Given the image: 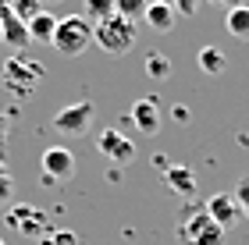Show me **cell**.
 Listing matches in <instances>:
<instances>
[{
    "instance_id": "1",
    "label": "cell",
    "mask_w": 249,
    "mask_h": 245,
    "mask_svg": "<svg viewBox=\"0 0 249 245\" xmlns=\"http://www.w3.org/2000/svg\"><path fill=\"white\" fill-rule=\"evenodd\" d=\"M89 43H93V25L82 18V15H68V18H57V29H53V39L50 47L61 53V57L75 61L82 57L89 50Z\"/></svg>"
},
{
    "instance_id": "2",
    "label": "cell",
    "mask_w": 249,
    "mask_h": 245,
    "mask_svg": "<svg viewBox=\"0 0 249 245\" xmlns=\"http://www.w3.org/2000/svg\"><path fill=\"white\" fill-rule=\"evenodd\" d=\"M93 43L110 57H121V53H128L135 47V25L124 21L121 15H110L93 25Z\"/></svg>"
},
{
    "instance_id": "3",
    "label": "cell",
    "mask_w": 249,
    "mask_h": 245,
    "mask_svg": "<svg viewBox=\"0 0 249 245\" xmlns=\"http://www.w3.org/2000/svg\"><path fill=\"white\" fill-rule=\"evenodd\" d=\"M178 245H224V228L213 224L207 210H196L178 224Z\"/></svg>"
},
{
    "instance_id": "4",
    "label": "cell",
    "mask_w": 249,
    "mask_h": 245,
    "mask_svg": "<svg viewBox=\"0 0 249 245\" xmlns=\"http://www.w3.org/2000/svg\"><path fill=\"white\" fill-rule=\"evenodd\" d=\"M0 75H4V85L15 96H32V93H36V85L47 79V71H43L36 61H29V57H11Z\"/></svg>"
},
{
    "instance_id": "5",
    "label": "cell",
    "mask_w": 249,
    "mask_h": 245,
    "mask_svg": "<svg viewBox=\"0 0 249 245\" xmlns=\"http://www.w3.org/2000/svg\"><path fill=\"white\" fill-rule=\"evenodd\" d=\"M93 103L89 99H78V103H68L61 107L57 114H53V131L64 139H78V135H86L89 125H93Z\"/></svg>"
},
{
    "instance_id": "6",
    "label": "cell",
    "mask_w": 249,
    "mask_h": 245,
    "mask_svg": "<svg viewBox=\"0 0 249 245\" xmlns=\"http://www.w3.org/2000/svg\"><path fill=\"white\" fill-rule=\"evenodd\" d=\"M39 167H43V185H57V181L75 178L78 160H75V153L68 149V146H50L39 157Z\"/></svg>"
},
{
    "instance_id": "7",
    "label": "cell",
    "mask_w": 249,
    "mask_h": 245,
    "mask_svg": "<svg viewBox=\"0 0 249 245\" xmlns=\"http://www.w3.org/2000/svg\"><path fill=\"white\" fill-rule=\"evenodd\" d=\"M7 228L11 231H21V235H29V238H43V235H50V220H47V213L43 210H36V206H15V210H7Z\"/></svg>"
},
{
    "instance_id": "8",
    "label": "cell",
    "mask_w": 249,
    "mask_h": 245,
    "mask_svg": "<svg viewBox=\"0 0 249 245\" xmlns=\"http://www.w3.org/2000/svg\"><path fill=\"white\" fill-rule=\"evenodd\" d=\"M96 153L104 160H110L114 167H121V163H132L135 160V142L132 139H124L118 128H104L96 135Z\"/></svg>"
},
{
    "instance_id": "9",
    "label": "cell",
    "mask_w": 249,
    "mask_h": 245,
    "mask_svg": "<svg viewBox=\"0 0 249 245\" xmlns=\"http://www.w3.org/2000/svg\"><path fill=\"white\" fill-rule=\"evenodd\" d=\"M153 163L164 167V185L171 188L175 196H182V199L196 196V174H192L185 163H167V157H153Z\"/></svg>"
},
{
    "instance_id": "10",
    "label": "cell",
    "mask_w": 249,
    "mask_h": 245,
    "mask_svg": "<svg viewBox=\"0 0 249 245\" xmlns=\"http://www.w3.org/2000/svg\"><path fill=\"white\" fill-rule=\"evenodd\" d=\"M203 210H207V213H210V220H213L217 228H224V231H228V228H235V224L242 220V213H239V203H235V196H231V192H213V196L207 199V203H203Z\"/></svg>"
},
{
    "instance_id": "11",
    "label": "cell",
    "mask_w": 249,
    "mask_h": 245,
    "mask_svg": "<svg viewBox=\"0 0 249 245\" xmlns=\"http://www.w3.org/2000/svg\"><path fill=\"white\" fill-rule=\"evenodd\" d=\"M128 117H132V125H135L139 135H157V131H160V107H157L153 96L135 99L132 110H128Z\"/></svg>"
},
{
    "instance_id": "12",
    "label": "cell",
    "mask_w": 249,
    "mask_h": 245,
    "mask_svg": "<svg viewBox=\"0 0 249 245\" xmlns=\"http://www.w3.org/2000/svg\"><path fill=\"white\" fill-rule=\"evenodd\" d=\"M175 18H178V11H175L171 4H150L142 21H146L153 32H171V29H175Z\"/></svg>"
},
{
    "instance_id": "13",
    "label": "cell",
    "mask_w": 249,
    "mask_h": 245,
    "mask_svg": "<svg viewBox=\"0 0 249 245\" xmlns=\"http://www.w3.org/2000/svg\"><path fill=\"white\" fill-rule=\"evenodd\" d=\"M0 39H4L7 47H25V43H29V29H25V21H18V18L7 11V15L0 18Z\"/></svg>"
},
{
    "instance_id": "14",
    "label": "cell",
    "mask_w": 249,
    "mask_h": 245,
    "mask_svg": "<svg viewBox=\"0 0 249 245\" xmlns=\"http://www.w3.org/2000/svg\"><path fill=\"white\" fill-rule=\"evenodd\" d=\"M25 29H29V43H50L53 39V29H57V18H53L50 11H39Z\"/></svg>"
},
{
    "instance_id": "15",
    "label": "cell",
    "mask_w": 249,
    "mask_h": 245,
    "mask_svg": "<svg viewBox=\"0 0 249 245\" xmlns=\"http://www.w3.org/2000/svg\"><path fill=\"white\" fill-rule=\"evenodd\" d=\"M196 61H199V68L207 75H224V68H228V57H224L221 47H203Z\"/></svg>"
},
{
    "instance_id": "16",
    "label": "cell",
    "mask_w": 249,
    "mask_h": 245,
    "mask_svg": "<svg viewBox=\"0 0 249 245\" xmlns=\"http://www.w3.org/2000/svg\"><path fill=\"white\" fill-rule=\"evenodd\" d=\"M224 29L231 32L235 39H249V7H231L228 11V18H224Z\"/></svg>"
},
{
    "instance_id": "17",
    "label": "cell",
    "mask_w": 249,
    "mask_h": 245,
    "mask_svg": "<svg viewBox=\"0 0 249 245\" xmlns=\"http://www.w3.org/2000/svg\"><path fill=\"white\" fill-rule=\"evenodd\" d=\"M146 7H150V0H114V15H121L132 25L139 18H146Z\"/></svg>"
},
{
    "instance_id": "18",
    "label": "cell",
    "mask_w": 249,
    "mask_h": 245,
    "mask_svg": "<svg viewBox=\"0 0 249 245\" xmlns=\"http://www.w3.org/2000/svg\"><path fill=\"white\" fill-rule=\"evenodd\" d=\"M146 75H150L153 82L171 79V61H167L164 53H146Z\"/></svg>"
},
{
    "instance_id": "19",
    "label": "cell",
    "mask_w": 249,
    "mask_h": 245,
    "mask_svg": "<svg viewBox=\"0 0 249 245\" xmlns=\"http://www.w3.org/2000/svg\"><path fill=\"white\" fill-rule=\"evenodd\" d=\"M114 15V0H86V11H82V18L89 21V25H96V21H104Z\"/></svg>"
},
{
    "instance_id": "20",
    "label": "cell",
    "mask_w": 249,
    "mask_h": 245,
    "mask_svg": "<svg viewBox=\"0 0 249 245\" xmlns=\"http://www.w3.org/2000/svg\"><path fill=\"white\" fill-rule=\"evenodd\" d=\"M39 245H78V238L71 235V231H61V228H53L50 235H43Z\"/></svg>"
},
{
    "instance_id": "21",
    "label": "cell",
    "mask_w": 249,
    "mask_h": 245,
    "mask_svg": "<svg viewBox=\"0 0 249 245\" xmlns=\"http://www.w3.org/2000/svg\"><path fill=\"white\" fill-rule=\"evenodd\" d=\"M235 203H239V213L249 220V178H246V181H239V185H235Z\"/></svg>"
},
{
    "instance_id": "22",
    "label": "cell",
    "mask_w": 249,
    "mask_h": 245,
    "mask_svg": "<svg viewBox=\"0 0 249 245\" xmlns=\"http://www.w3.org/2000/svg\"><path fill=\"white\" fill-rule=\"evenodd\" d=\"M11 196H15V181H11V171L0 163V206H7Z\"/></svg>"
},
{
    "instance_id": "23",
    "label": "cell",
    "mask_w": 249,
    "mask_h": 245,
    "mask_svg": "<svg viewBox=\"0 0 249 245\" xmlns=\"http://www.w3.org/2000/svg\"><path fill=\"white\" fill-rule=\"evenodd\" d=\"M199 4H203V0H171V7L178 11V15H185V18H192V15H196V11H199Z\"/></svg>"
},
{
    "instance_id": "24",
    "label": "cell",
    "mask_w": 249,
    "mask_h": 245,
    "mask_svg": "<svg viewBox=\"0 0 249 245\" xmlns=\"http://www.w3.org/2000/svg\"><path fill=\"white\" fill-rule=\"evenodd\" d=\"M7 131H11V114H4V110H0V142L7 139Z\"/></svg>"
},
{
    "instance_id": "25",
    "label": "cell",
    "mask_w": 249,
    "mask_h": 245,
    "mask_svg": "<svg viewBox=\"0 0 249 245\" xmlns=\"http://www.w3.org/2000/svg\"><path fill=\"white\" fill-rule=\"evenodd\" d=\"M171 114H175V121H178V125H185V121H189V107H182V103H178V107L171 110Z\"/></svg>"
},
{
    "instance_id": "26",
    "label": "cell",
    "mask_w": 249,
    "mask_h": 245,
    "mask_svg": "<svg viewBox=\"0 0 249 245\" xmlns=\"http://www.w3.org/2000/svg\"><path fill=\"white\" fill-rule=\"evenodd\" d=\"M213 4H221V7L231 11V7H242V0H213Z\"/></svg>"
},
{
    "instance_id": "27",
    "label": "cell",
    "mask_w": 249,
    "mask_h": 245,
    "mask_svg": "<svg viewBox=\"0 0 249 245\" xmlns=\"http://www.w3.org/2000/svg\"><path fill=\"white\" fill-rule=\"evenodd\" d=\"M150 4H171V0H150Z\"/></svg>"
},
{
    "instance_id": "28",
    "label": "cell",
    "mask_w": 249,
    "mask_h": 245,
    "mask_svg": "<svg viewBox=\"0 0 249 245\" xmlns=\"http://www.w3.org/2000/svg\"><path fill=\"white\" fill-rule=\"evenodd\" d=\"M39 4H43V0H39ZM47 4H57V0H47Z\"/></svg>"
},
{
    "instance_id": "29",
    "label": "cell",
    "mask_w": 249,
    "mask_h": 245,
    "mask_svg": "<svg viewBox=\"0 0 249 245\" xmlns=\"http://www.w3.org/2000/svg\"><path fill=\"white\" fill-rule=\"evenodd\" d=\"M0 245H4V242H0Z\"/></svg>"
}]
</instances>
